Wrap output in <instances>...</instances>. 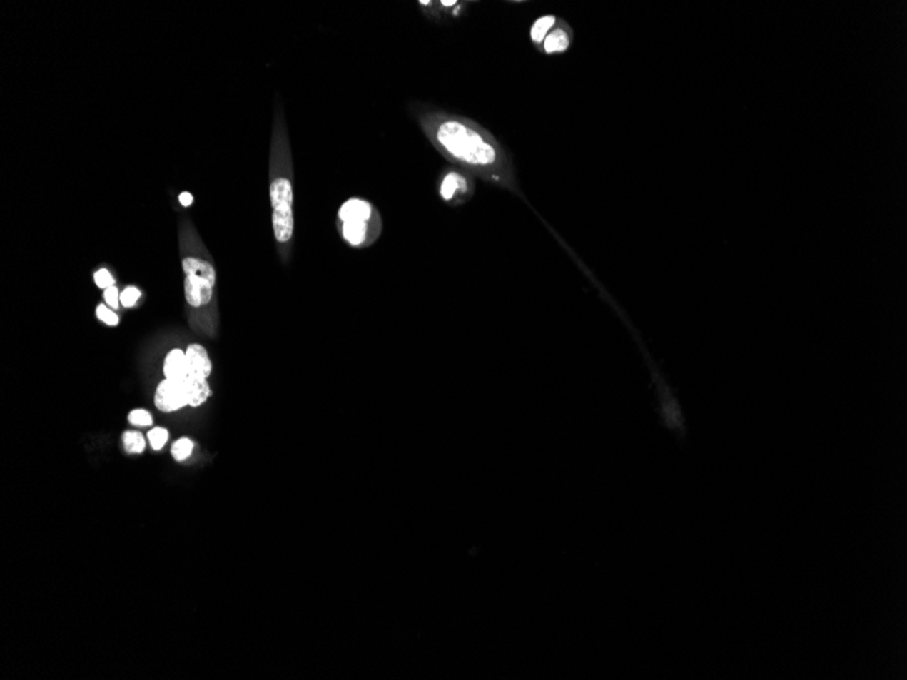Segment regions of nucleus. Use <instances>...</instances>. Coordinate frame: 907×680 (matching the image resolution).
Listing matches in <instances>:
<instances>
[{
	"mask_svg": "<svg viewBox=\"0 0 907 680\" xmlns=\"http://www.w3.org/2000/svg\"><path fill=\"white\" fill-rule=\"evenodd\" d=\"M193 448L195 443L189 437H181L171 445V457L177 462H183L192 455Z\"/></svg>",
	"mask_w": 907,
	"mask_h": 680,
	"instance_id": "4468645a",
	"label": "nucleus"
},
{
	"mask_svg": "<svg viewBox=\"0 0 907 680\" xmlns=\"http://www.w3.org/2000/svg\"><path fill=\"white\" fill-rule=\"evenodd\" d=\"M128 421L129 424L140 427V428H146V427H151L153 425V416L150 412L144 410V409H135L128 415Z\"/></svg>",
	"mask_w": 907,
	"mask_h": 680,
	"instance_id": "dca6fc26",
	"label": "nucleus"
},
{
	"mask_svg": "<svg viewBox=\"0 0 907 680\" xmlns=\"http://www.w3.org/2000/svg\"><path fill=\"white\" fill-rule=\"evenodd\" d=\"M96 314H97L98 320L108 326H117L120 323L118 315L113 311L112 308H109L108 305H98Z\"/></svg>",
	"mask_w": 907,
	"mask_h": 680,
	"instance_id": "a211bd4d",
	"label": "nucleus"
},
{
	"mask_svg": "<svg viewBox=\"0 0 907 680\" xmlns=\"http://www.w3.org/2000/svg\"><path fill=\"white\" fill-rule=\"evenodd\" d=\"M140 296H141V291L139 288L135 285H129L120 293V303L126 308H132L139 302Z\"/></svg>",
	"mask_w": 907,
	"mask_h": 680,
	"instance_id": "f3484780",
	"label": "nucleus"
},
{
	"mask_svg": "<svg viewBox=\"0 0 907 680\" xmlns=\"http://www.w3.org/2000/svg\"><path fill=\"white\" fill-rule=\"evenodd\" d=\"M473 1L463 0H420V11L435 24H446L457 21L467 14V9Z\"/></svg>",
	"mask_w": 907,
	"mask_h": 680,
	"instance_id": "423d86ee",
	"label": "nucleus"
},
{
	"mask_svg": "<svg viewBox=\"0 0 907 680\" xmlns=\"http://www.w3.org/2000/svg\"><path fill=\"white\" fill-rule=\"evenodd\" d=\"M165 379L174 382H185L189 377V365L185 352L181 349L170 350L163 361Z\"/></svg>",
	"mask_w": 907,
	"mask_h": 680,
	"instance_id": "9d476101",
	"label": "nucleus"
},
{
	"mask_svg": "<svg viewBox=\"0 0 907 680\" xmlns=\"http://www.w3.org/2000/svg\"><path fill=\"white\" fill-rule=\"evenodd\" d=\"M178 200H180V204H181L182 207H191V205L193 204V200H195V198H193L192 193H189V192H182L180 197H178Z\"/></svg>",
	"mask_w": 907,
	"mask_h": 680,
	"instance_id": "412c9836",
	"label": "nucleus"
},
{
	"mask_svg": "<svg viewBox=\"0 0 907 680\" xmlns=\"http://www.w3.org/2000/svg\"><path fill=\"white\" fill-rule=\"evenodd\" d=\"M94 283L97 284L98 288L101 290H106L109 287L116 285V280L112 276V273L106 269V268H101L94 273Z\"/></svg>",
	"mask_w": 907,
	"mask_h": 680,
	"instance_id": "6ab92c4d",
	"label": "nucleus"
},
{
	"mask_svg": "<svg viewBox=\"0 0 907 680\" xmlns=\"http://www.w3.org/2000/svg\"><path fill=\"white\" fill-rule=\"evenodd\" d=\"M103 299H105V303L109 305L111 308L117 310L120 307V292H118V288L116 285H113V287L103 290Z\"/></svg>",
	"mask_w": 907,
	"mask_h": 680,
	"instance_id": "aec40b11",
	"label": "nucleus"
},
{
	"mask_svg": "<svg viewBox=\"0 0 907 680\" xmlns=\"http://www.w3.org/2000/svg\"><path fill=\"white\" fill-rule=\"evenodd\" d=\"M183 385H185V391H186L188 406L198 407V406L207 402V400L210 398L211 389L207 379L189 376L183 382Z\"/></svg>",
	"mask_w": 907,
	"mask_h": 680,
	"instance_id": "9b49d317",
	"label": "nucleus"
},
{
	"mask_svg": "<svg viewBox=\"0 0 907 680\" xmlns=\"http://www.w3.org/2000/svg\"><path fill=\"white\" fill-rule=\"evenodd\" d=\"M155 406L163 413H173L188 406V398L183 382L165 379L155 390Z\"/></svg>",
	"mask_w": 907,
	"mask_h": 680,
	"instance_id": "0eeeda50",
	"label": "nucleus"
},
{
	"mask_svg": "<svg viewBox=\"0 0 907 680\" xmlns=\"http://www.w3.org/2000/svg\"><path fill=\"white\" fill-rule=\"evenodd\" d=\"M475 193V178L467 171L455 166L442 170L437 180V195L448 207H461L469 203Z\"/></svg>",
	"mask_w": 907,
	"mask_h": 680,
	"instance_id": "39448f33",
	"label": "nucleus"
},
{
	"mask_svg": "<svg viewBox=\"0 0 907 680\" xmlns=\"http://www.w3.org/2000/svg\"><path fill=\"white\" fill-rule=\"evenodd\" d=\"M410 113L433 148L452 166L523 197L512 156L487 128L469 117L425 103H413Z\"/></svg>",
	"mask_w": 907,
	"mask_h": 680,
	"instance_id": "f257e3e1",
	"label": "nucleus"
},
{
	"mask_svg": "<svg viewBox=\"0 0 907 680\" xmlns=\"http://www.w3.org/2000/svg\"><path fill=\"white\" fill-rule=\"evenodd\" d=\"M147 439L150 442V445L155 451L162 450L168 440V430L162 427H156L153 428L147 433Z\"/></svg>",
	"mask_w": 907,
	"mask_h": 680,
	"instance_id": "2eb2a0df",
	"label": "nucleus"
},
{
	"mask_svg": "<svg viewBox=\"0 0 907 680\" xmlns=\"http://www.w3.org/2000/svg\"><path fill=\"white\" fill-rule=\"evenodd\" d=\"M572 42L573 29L565 19L559 18L557 25L547 34L538 51L546 56L562 55L571 49Z\"/></svg>",
	"mask_w": 907,
	"mask_h": 680,
	"instance_id": "6e6552de",
	"label": "nucleus"
},
{
	"mask_svg": "<svg viewBox=\"0 0 907 680\" xmlns=\"http://www.w3.org/2000/svg\"><path fill=\"white\" fill-rule=\"evenodd\" d=\"M559 19V18L557 15L544 14L541 15L539 18H537L531 24L529 36H530L531 44H532V46L535 49H539V46L542 45V42L547 37V34L557 25Z\"/></svg>",
	"mask_w": 907,
	"mask_h": 680,
	"instance_id": "f8f14e48",
	"label": "nucleus"
},
{
	"mask_svg": "<svg viewBox=\"0 0 907 680\" xmlns=\"http://www.w3.org/2000/svg\"><path fill=\"white\" fill-rule=\"evenodd\" d=\"M189 365V376L208 379L212 372V361L207 349L200 344H191L185 350Z\"/></svg>",
	"mask_w": 907,
	"mask_h": 680,
	"instance_id": "1a4fd4ad",
	"label": "nucleus"
},
{
	"mask_svg": "<svg viewBox=\"0 0 907 680\" xmlns=\"http://www.w3.org/2000/svg\"><path fill=\"white\" fill-rule=\"evenodd\" d=\"M335 230L350 249H368L382 236L383 219L370 200L353 196L337 209Z\"/></svg>",
	"mask_w": 907,
	"mask_h": 680,
	"instance_id": "7ed1b4c3",
	"label": "nucleus"
},
{
	"mask_svg": "<svg viewBox=\"0 0 907 680\" xmlns=\"http://www.w3.org/2000/svg\"><path fill=\"white\" fill-rule=\"evenodd\" d=\"M123 445L128 454H141L146 448V439L138 430H126L123 433Z\"/></svg>",
	"mask_w": 907,
	"mask_h": 680,
	"instance_id": "ddd939ff",
	"label": "nucleus"
},
{
	"mask_svg": "<svg viewBox=\"0 0 907 680\" xmlns=\"http://www.w3.org/2000/svg\"><path fill=\"white\" fill-rule=\"evenodd\" d=\"M269 200L272 207V228L280 255L285 258L293 246V161L291 141L281 101L276 102L269 150Z\"/></svg>",
	"mask_w": 907,
	"mask_h": 680,
	"instance_id": "f03ea898",
	"label": "nucleus"
},
{
	"mask_svg": "<svg viewBox=\"0 0 907 680\" xmlns=\"http://www.w3.org/2000/svg\"><path fill=\"white\" fill-rule=\"evenodd\" d=\"M182 270L185 273L183 290L185 300L191 308L210 311L216 302V269L204 249H193L182 257Z\"/></svg>",
	"mask_w": 907,
	"mask_h": 680,
	"instance_id": "20e7f679",
	"label": "nucleus"
}]
</instances>
